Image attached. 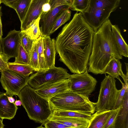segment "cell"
<instances>
[{
  "label": "cell",
  "instance_id": "d590c367",
  "mask_svg": "<svg viewBox=\"0 0 128 128\" xmlns=\"http://www.w3.org/2000/svg\"><path fill=\"white\" fill-rule=\"evenodd\" d=\"M48 2L50 6V10L62 5L68 6L65 0H49Z\"/></svg>",
  "mask_w": 128,
  "mask_h": 128
},
{
  "label": "cell",
  "instance_id": "3957f363",
  "mask_svg": "<svg viewBox=\"0 0 128 128\" xmlns=\"http://www.w3.org/2000/svg\"><path fill=\"white\" fill-rule=\"evenodd\" d=\"M17 96L30 119L42 124L52 115L49 99L40 95L28 84Z\"/></svg>",
  "mask_w": 128,
  "mask_h": 128
},
{
  "label": "cell",
  "instance_id": "30bf717a",
  "mask_svg": "<svg viewBox=\"0 0 128 128\" xmlns=\"http://www.w3.org/2000/svg\"><path fill=\"white\" fill-rule=\"evenodd\" d=\"M111 12L110 11L88 7L86 10L82 14L86 22L95 32L108 19Z\"/></svg>",
  "mask_w": 128,
  "mask_h": 128
},
{
  "label": "cell",
  "instance_id": "e0dca14e",
  "mask_svg": "<svg viewBox=\"0 0 128 128\" xmlns=\"http://www.w3.org/2000/svg\"><path fill=\"white\" fill-rule=\"evenodd\" d=\"M49 119L55 120L73 128H88L90 122V120L84 118L52 115Z\"/></svg>",
  "mask_w": 128,
  "mask_h": 128
},
{
  "label": "cell",
  "instance_id": "7bdbcfd3",
  "mask_svg": "<svg viewBox=\"0 0 128 128\" xmlns=\"http://www.w3.org/2000/svg\"><path fill=\"white\" fill-rule=\"evenodd\" d=\"M68 5L70 6L72 5L74 0H65Z\"/></svg>",
  "mask_w": 128,
  "mask_h": 128
},
{
  "label": "cell",
  "instance_id": "9a60e30c",
  "mask_svg": "<svg viewBox=\"0 0 128 128\" xmlns=\"http://www.w3.org/2000/svg\"><path fill=\"white\" fill-rule=\"evenodd\" d=\"M5 93L0 92V118L11 120L14 118L18 108L14 102H9Z\"/></svg>",
  "mask_w": 128,
  "mask_h": 128
},
{
  "label": "cell",
  "instance_id": "74e56055",
  "mask_svg": "<svg viewBox=\"0 0 128 128\" xmlns=\"http://www.w3.org/2000/svg\"><path fill=\"white\" fill-rule=\"evenodd\" d=\"M16 0H1L2 3L10 7V5Z\"/></svg>",
  "mask_w": 128,
  "mask_h": 128
},
{
  "label": "cell",
  "instance_id": "ba28073f",
  "mask_svg": "<svg viewBox=\"0 0 128 128\" xmlns=\"http://www.w3.org/2000/svg\"><path fill=\"white\" fill-rule=\"evenodd\" d=\"M68 79L71 91L88 96L94 91L97 83L88 70L81 74H70Z\"/></svg>",
  "mask_w": 128,
  "mask_h": 128
},
{
  "label": "cell",
  "instance_id": "5b68a950",
  "mask_svg": "<svg viewBox=\"0 0 128 128\" xmlns=\"http://www.w3.org/2000/svg\"><path fill=\"white\" fill-rule=\"evenodd\" d=\"M115 78L106 75L101 82L98 101L95 102V111L98 112L114 110L120 90L116 86Z\"/></svg>",
  "mask_w": 128,
  "mask_h": 128
},
{
  "label": "cell",
  "instance_id": "83f0119b",
  "mask_svg": "<svg viewBox=\"0 0 128 128\" xmlns=\"http://www.w3.org/2000/svg\"><path fill=\"white\" fill-rule=\"evenodd\" d=\"M14 62L18 64H29V54L24 48L21 43L19 46L17 55L15 58V60Z\"/></svg>",
  "mask_w": 128,
  "mask_h": 128
},
{
  "label": "cell",
  "instance_id": "2e32d148",
  "mask_svg": "<svg viewBox=\"0 0 128 128\" xmlns=\"http://www.w3.org/2000/svg\"><path fill=\"white\" fill-rule=\"evenodd\" d=\"M43 51L45 63L49 68L54 66L56 50L55 40L50 36L42 37Z\"/></svg>",
  "mask_w": 128,
  "mask_h": 128
},
{
  "label": "cell",
  "instance_id": "4316f807",
  "mask_svg": "<svg viewBox=\"0 0 128 128\" xmlns=\"http://www.w3.org/2000/svg\"><path fill=\"white\" fill-rule=\"evenodd\" d=\"M71 13L69 9L65 10L62 13L54 23L51 30V34L70 19Z\"/></svg>",
  "mask_w": 128,
  "mask_h": 128
},
{
  "label": "cell",
  "instance_id": "f1b7e54d",
  "mask_svg": "<svg viewBox=\"0 0 128 128\" xmlns=\"http://www.w3.org/2000/svg\"><path fill=\"white\" fill-rule=\"evenodd\" d=\"M36 40H34L32 50L29 54V64L34 69V71L37 72L39 71V68Z\"/></svg>",
  "mask_w": 128,
  "mask_h": 128
},
{
  "label": "cell",
  "instance_id": "d6a6232c",
  "mask_svg": "<svg viewBox=\"0 0 128 128\" xmlns=\"http://www.w3.org/2000/svg\"><path fill=\"white\" fill-rule=\"evenodd\" d=\"M43 125L45 128H70L67 125L55 120L48 119L42 125Z\"/></svg>",
  "mask_w": 128,
  "mask_h": 128
},
{
  "label": "cell",
  "instance_id": "4dcf8cb0",
  "mask_svg": "<svg viewBox=\"0 0 128 128\" xmlns=\"http://www.w3.org/2000/svg\"><path fill=\"white\" fill-rule=\"evenodd\" d=\"M90 0H74L69 9L81 13L84 12L87 9Z\"/></svg>",
  "mask_w": 128,
  "mask_h": 128
},
{
  "label": "cell",
  "instance_id": "4fadbf2b",
  "mask_svg": "<svg viewBox=\"0 0 128 128\" xmlns=\"http://www.w3.org/2000/svg\"><path fill=\"white\" fill-rule=\"evenodd\" d=\"M49 0H32L26 16L21 22V31L27 29L33 21L40 16L43 5Z\"/></svg>",
  "mask_w": 128,
  "mask_h": 128
},
{
  "label": "cell",
  "instance_id": "5bb4252c",
  "mask_svg": "<svg viewBox=\"0 0 128 128\" xmlns=\"http://www.w3.org/2000/svg\"><path fill=\"white\" fill-rule=\"evenodd\" d=\"M126 67V74H124L122 70V64L120 60L114 58L107 65L104 74H108L110 76L114 78H116L121 82L119 76L123 79L124 84L128 87V64L125 63Z\"/></svg>",
  "mask_w": 128,
  "mask_h": 128
},
{
  "label": "cell",
  "instance_id": "ac0fdd59",
  "mask_svg": "<svg viewBox=\"0 0 128 128\" xmlns=\"http://www.w3.org/2000/svg\"><path fill=\"white\" fill-rule=\"evenodd\" d=\"M128 88L126 89L123 102L118 112L114 128H128Z\"/></svg>",
  "mask_w": 128,
  "mask_h": 128
},
{
  "label": "cell",
  "instance_id": "7a4b0ae2",
  "mask_svg": "<svg viewBox=\"0 0 128 128\" xmlns=\"http://www.w3.org/2000/svg\"><path fill=\"white\" fill-rule=\"evenodd\" d=\"M112 25L108 19L95 32L88 60V72L95 74H104L107 65L112 60L122 58L113 37Z\"/></svg>",
  "mask_w": 128,
  "mask_h": 128
},
{
  "label": "cell",
  "instance_id": "d6986e66",
  "mask_svg": "<svg viewBox=\"0 0 128 128\" xmlns=\"http://www.w3.org/2000/svg\"><path fill=\"white\" fill-rule=\"evenodd\" d=\"M114 109L96 112L90 120L88 128H104Z\"/></svg>",
  "mask_w": 128,
  "mask_h": 128
},
{
  "label": "cell",
  "instance_id": "ab89813d",
  "mask_svg": "<svg viewBox=\"0 0 128 128\" xmlns=\"http://www.w3.org/2000/svg\"><path fill=\"white\" fill-rule=\"evenodd\" d=\"M16 106H20L22 105V102L20 100H16L14 103Z\"/></svg>",
  "mask_w": 128,
  "mask_h": 128
},
{
  "label": "cell",
  "instance_id": "9c48e42d",
  "mask_svg": "<svg viewBox=\"0 0 128 128\" xmlns=\"http://www.w3.org/2000/svg\"><path fill=\"white\" fill-rule=\"evenodd\" d=\"M70 7L68 5H62L50 10L47 12L42 13L39 22L41 36H50L53 26L58 18L64 10L69 9Z\"/></svg>",
  "mask_w": 128,
  "mask_h": 128
},
{
  "label": "cell",
  "instance_id": "603a6c76",
  "mask_svg": "<svg viewBox=\"0 0 128 128\" xmlns=\"http://www.w3.org/2000/svg\"><path fill=\"white\" fill-rule=\"evenodd\" d=\"M8 69L25 76L29 75L34 72V69L29 64H23L8 62Z\"/></svg>",
  "mask_w": 128,
  "mask_h": 128
},
{
  "label": "cell",
  "instance_id": "cb8c5ba5",
  "mask_svg": "<svg viewBox=\"0 0 128 128\" xmlns=\"http://www.w3.org/2000/svg\"><path fill=\"white\" fill-rule=\"evenodd\" d=\"M52 115L55 116L83 118L90 120L93 117L92 114L76 111L67 110H52Z\"/></svg>",
  "mask_w": 128,
  "mask_h": 128
},
{
  "label": "cell",
  "instance_id": "1f68e13d",
  "mask_svg": "<svg viewBox=\"0 0 128 128\" xmlns=\"http://www.w3.org/2000/svg\"><path fill=\"white\" fill-rule=\"evenodd\" d=\"M122 85V88L120 91L117 98L114 110L115 109L121 106L122 104L123 100L126 89L128 88L124 83L122 82H121Z\"/></svg>",
  "mask_w": 128,
  "mask_h": 128
},
{
  "label": "cell",
  "instance_id": "44dd1931",
  "mask_svg": "<svg viewBox=\"0 0 128 128\" xmlns=\"http://www.w3.org/2000/svg\"><path fill=\"white\" fill-rule=\"evenodd\" d=\"M120 0H90L88 7L109 11H115L119 5Z\"/></svg>",
  "mask_w": 128,
  "mask_h": 128
},
{
  "label": "cell",
  "instance_id": "836d02e7",
  "mask_svg": "<svg viewBox=\"0 0 128 128\" xmlns=\"http://www.w3.org/2000/svg\"><path fill=\"white\" fill-rule=\"evenodd\" d=\"M121 106L114 109L104 128H114V124L118 112Z\"/></svg>",
  "mask_w": 128,
  "mask_h": 128
},
{
  "label": "cell",
  "instance_id": "8992f818",
  "mask_svg": "<svg viewBox=\"0 0 128 128\" xmlns=\"http://www.w3.org/2000/svg\"><path fill=\"white\" fill-rule=\"evenodd\" d=\"M70 75L65 69L54 66L32 75L29 77L28 84L36 90L41 86L68 79Z\"/></svg>",
  "mask_w": 128,
  "mask_h": 128
},
{
  "label": "cell",
  "instance_id": "8fae6325",
  "mask_svg": "<svg viewBox=\"0 0 128 128\" xmlns=\"http://www.w3.org/2000/svg\"><path fill=\"white\" fill-rule=\"evenodd\" d=\"M20 31L14 30L10 31L6 36L2 38V44L3 53L9 60L15 58L17 55L20 39Z\"/></svg>",
  "mask_w": 128,
  "mask_h": 128
},
{
  "label": "cell",
  "instance_id": "277c9868",
  "mask_svg": "<svg viewBox=\"0 0 128 128\" xmlns=\"http://www.w3.org/2000/svg\"><path fill=\"white\" fill-rule=\"evenodd\" d=\"M52 110H67L91 114L95 111V103L88 96L74 92L70 90L49 99Z\"/></svg>",
  "mask_w": 128,
  "mask_h": 128
},
{
  "label": "cell",
  "instance_id": "6da1fadb",
  "mask_svg": "<svg viewBox=\"0 0 128 128\" xmlns=\"http://www.w3.org/2000/svg\"><path fill=\"white\" fill-rule=\"evenodd\" d=\"M95 32L77 12L65 24L55 40L56 51L72 73L80 74L88 70Z\"/></svg>",
  "mask_w": 128,
  "mask_h": 128
},
{
  "label": "cell",
  "instance_id": "7402d4cb",
  "mask_svg": "<svg viewBox=\"0 0 128 128\" xmlns=\"http://www.w3.org/2000/svg\"><path fill=\"white\" fill-rule=\"evenodd\" d=\"M32 0H16L10 7L15 10L21 22L24 18Z\"/></svg>",
  "mask_w": 128,
  "mask_h": 128
},
{
  "label": "cell",
  "instance_id": "f6af8a7d",
  "mask_svg": "<svg viewBox=\"0 0 128 128\" xmlns=\"http://www.w3.org/2000/svg\"><path fill=\"white\" fill-rule=\"evenodd\" d=\"M2 3V2H1V0H0V5L1 4V3Z\"/></svg>",
  "mask_w": 128,
  "mask_h": 128
},
{
  "label": "cell",
  "instance_id": "60d3db41",
  "mask_svg": "<svg viewBox=\"0 0 128 128\" xmlns=\"http://www.w3.org/2000/svg\"><path fill=\"white\" fill-rule=\"evenodd\" d=\"M8 101L12 103L15 102V100L12 96H8Z\"/></svg>",
  "mask_w": 128,
  "mask_h": 128
},
{
  "label": "cell",
  "instance_id": "d4e9b609",
  "mask_svg": "<svg viewBox=\"0 0 128 128\" xmlns=\"http://www.w3.org/2000/svg\"><path fill=\"white\" fill-rule=\"evenodd\" d=\"M36 41L38 58V71L43 72L49 68L45 63L43 51L42 37L40 36Z\"/></svg>",
  "mask_w": 128,
  "mask_h": 128
},
{
  "label": "cell",
  "instance_id": "ffe728a7",
  "mask_svg": "<svg viewBox=\"0 0 128 128\" xmlns=\"http://www.w3.org/2000/svg\"><path fill=\"white\" fill-rule=\"evenodd\" d=\"M111 29L116 46L120 54L128 57V46L123 38L118 26L112 25Z\"/></svg>",
  "mask_w": 128,
  "mask_h": 128
},
{
  "label": "cell",
  "instance_id": "e575fe53",
  "mask_svg": "<svg viewBox=\"0 0 128 128\" xmlns=\"http://www.w3.org/2000/svg\"><path fill=\"white\" fill-rule=\"evenodd\" d=\"M7 57L3 54H0V72L8 69V60Z\"/></svg>",
  "mask_w": 128,
  "mask_h": 128
},
{
  "label": "cell",
  "instance_id": "b9f144b4",
  "mask_svg": "<svg viewBox=\"0 0 128 128\" xmlns=\"http://www.w3.org/2000/svg\"><path fill=\"white\" fill-rule=\"evenodd\" d=\"M2 38H0V54H3L2 48Z\"/></svg>",
  "mask_w": 128,
  "mask_h": 128
},
{
  "label": "cell",
  "instance_id": "52a82bcc",
  "mask_svg": "<svg viewBox=\"0 0 128 128\" xmlns=\"http://www.w3.org/2000/svg\"><path fill=\"white\" fill-rule=\"evenodd\" d=\"M0 72L1 84L9 96L18 95L28 84L29 76H24L8 69Z\"/></svg>",
  "mask_w": 128,
  "mask_h": 128
},
{
  "label": "cell",
  "instance_id": "f35d334b",
  "mask_svg": "<svg viewBox=\"0 0 128 128\" xmlns=\"http://www.w3.org/2000/svg\"><path fill=\"white\" fill-rule=\"evenodd\" d=\"M1 7L0 6V38H2V24L1 20Z\"/></svg>",
  "mask_w": 128,
  "mask_h": 128
},
{
  "label": "cell",
  "instance_id": "484cf974",
  "mask_svg": "<svg viewBox=\"0 0 128 128\" xmlns=\"http://www.w3.org/2000/svg\"><path fill=\"white\" fill-rule=\"evenodd\" d=\"M40 17L31 23L29 27L24 31L31 39L35 40L40 36L41 33L39 26Z\"/></svg>",
  "mask_w": 128,
  "mask_h": 128
},
{
  "label": "cell",
  "instance_id": "8d00e7d4",
  "mask_svg": "<svg viewBox=\"0 0 128 128\" xmlns=\"http://www.w3.org/2000/svg\"><path fill=\"white\" fill-rule=\"evenodd\" d=\"M50 6L48 2L44 3L42 7V13H45L47 12L50 10Z\"/></svg>",
  "mask_w": 128,
  "mask_h": 128
},
{
  "label": "cell",
  "instance_id": "f546056e",
  "mask_svg": "<svg viewBox=\"0 0 128 128\" xmlns=\"http://www.w3.org/2000/svg\"><path fill=\"white\" fill-rule=\"evenodd\" d=\"M20 36L21 44L29 55L35 40L31 39L23 31H20Z\"/></svg>",
  "mask_w": 128,
  "mask_h": 128
},
{
  "label": "cell",
  "instance_id": "7c38bea8",
  "mask_svg": "<svg viewBox=\"0 0 128 128\" xmlns=\"http://www.w3.org/2000/svg\"><path fill=\"white\" fill-rule=\"evenodd\" d=\"M42 96L49 99L70 90L68 78L41 86L35 90Z\"/></svg>",
  "mask_w": 128,
  "mask_h": 128
},
{
  "label": "cell",
  "instance_id": "ee69618b",
  "mask_svg": "<svg viewBox=\"0 0 128 128\" xmlns=\"http://www.w3.org/2000/svg\"><path fill=\"white\" fill-rule=\"evenodd\" d=\"M3 120L0 118V128H3L4 125L3 124L2 122Z\"/></svg>",
  "mask_w": 128,
  "mask_h": 128
}]
</instances>
